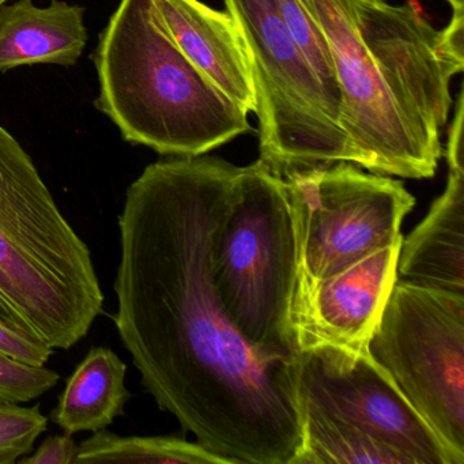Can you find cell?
I'll list each match as a JSON object with an SVG mask.
<instances>
[{
  "mask_svg": "<svg viewBox=\"0 0 464 464\" xmlns=\"http://www.w3.org/2000/svg\"><path fill=\"white\" fill-rule=\"evenodd\" d=\"M240 167L176 157L145 168L118 217L112 319L145 390L230 464H295V358L249 344L217 295L211 237Z\"/></svg>",
  "mask_w": 464,
  "mask_h": 464,
  "instance_id": "6da1fadb",
  "label": "cell"
},
{
  "mask_svg": "<svg viewBox=\"0 0 464 464\" xmlns=\"http://www.w3.org/2000/svg\"><path fill=\"white\" fill-rule=\"evenodd\" d=\"M327 40L353 164L403 179L436 175L440 134L464 70V10L437 31L412 4L300 0Z\"/></svg>",
  "mask_w": 464,
  "mask_h": 464,
  "instance_id": "7a4b0ae2",
  "label": "cell"
},
{
  "mask_svg": "<svg viewBox=\"0 0 464 464\" xmlns=\"http://www.w3.org/2000/svg\"><path fill=\"white\" fill-rule=\"evenodd\" d=\"M104 301L88 244L0 124V320L69 350L88 335Z\"/></svg>",
  "mask_w": 464,
  "mask_h": 464,
  "instance_id": "3957f363",
  "label": "cell"
},
{
  "mask_svg": "<svg viewBox=\"0 0 464 464\" xmlns=\"http://www.w3.org/2000/svg\"><path fill=\"white\" fill-rule=\"evenodd\" d=\"M151 0H121L94 53L96 107L132 145L198 157L252 131L248 113L162 34Z\"/></svg>",
  "mask_w": 464,
  "mask_h": 464,
  "instance_id": "277c9868",
  "label": "cell"
},
{
  "mask_svg": "<svg viewBox=\"0 0 464 464\" xmlns=\"http://www.w3.org/2000/svg\"><path fill=\"white\" fill-rule=\"evenodd\" d=\"M211 274L227 317L249 344L276 357H297L292 206L284 178L260 160L236 176L211 237Z\"/></svg>",
  "mask_w": 464,
  "mask_h": 464,
  "instance_id": "5b68a950",
  "label": "cell"
},
{
  "mask_svg": "<svg viewBox=\"0 0 464 464\" xmlns=\"http://www.w3.org/2000/svg\"><path fill=\"white\" fill-rule=\"evenodd\" d=\"M243 39L256 93L260 161L284 178L352 162L339 113L282 18L276 0H224Z\"/></svg>",
  "mask_w": 464,
  "mask_h": 464,
  "instance_id": "8992f818",
  "label": "cell"
},
{
  "mask_svg": "<svg viewBox=\"0 0 464 464\" xmlns=\"http://www.w3.org/2000/svg\"><path fill=\"white\" fill-rule=\"evenodd\" d=\"M368 353L464 464V295L396 281Z\"/></svg>",
  "mask_w": 464,
  "mask_h": 464,
  "instance_id": "52a82bcc",
  "label": "cell"
},
{
  "mask_svg": "<svg viewBox=\"0 0 464 464\" xmlns=\"http://www.w3.org/2000/svg\"><path fill=\"white\" fill-rule=\"evenodd\" d=\"M297 244L295 292L401 241L415 198L401 181L352 162L284 176Z\"/></svg>",
  "mask_w": 464,
  "mask_h": 464,
  "instance_id": "ba28073f",
  "label": "cell"
},
{
  "mask_svg": "<svg viewBox=\"0 0 464 464\" xmlns=\"http://www.w3.org/2000/svg\"><path fill=\"white\" fill-rule=\"evenodd\" d=\"M295 382L303 414L366 434L412 464H453L428 423L369 355L334 344L298 350Z\"/></svg>",
  "mask_w": 464,
  "mask_h": 464,
  "instance_id": "9c48e42d",
  "label": "cell"
},
{
  "mask_svg": "<svg viewBox=\"0 0 464 464\" xmlns=\"http://www.w3.org/2000/svg\"><path fill=\"white\" fill-rule=\"evenodd\" d=\"M401 243L379 249L331 278L297 289L292 323L298 350L316 343L352 352L368 349L396 282Z\"/></svg>",
  "mask_w": 464,
  "mask_h": 464,
  "instance_id": "30bf717a",
  "label": "cell"
},
{
  "mask_svg": "<svg viewBox=\"0 0 464 464\" xmlns=\"http://www.w3.org/2000/svg\"><path fill=\"white\" fill-rule=\"evenodd\" d=\"M151 21L189 62L244 112H256V93L240 32L227 12L199 0H151Z\"/></svg>",
  "mask_w": 464,
  "mask_h": 464,
  "instance_id": "8fae6325",
  "label": "cell"
},
{
  "mask_svg": "<svg viewBox=\"0 0 464 464\" xmlns=\"http://www.w3.org/2000/svg\"><path fill=\"white\" fill-rule=\"evenodd\" d=\"M396 281L464 295V169H450L441 197L401 238Z\"/></svg>",
  "mask_w": 464,
  "mask_h": 464,
  "instance_id": "7c38bea8",
  "label": "cell"
},
{
  "mask_svg": "<svg viewBox=\"0 0 464 464\" xmlns=\"http://www.w3.org/2000/svg\"><path fill=\"white\" fill-rule=\"evenodd\" d=\"M85 9L62 0L0 5V72L34 64L72 67L88 44Z\"/></svg>",
  "mask_w": 464,
  "mask_h": 464,
  "instance_id": "4fadbf2b",
  "label": "cell"
},
{
  "mask_svg": "<svg viewBox=\"0 0 464 464\" xmlns=\"http://www.w3.org/2000/svg\"><path fill=\"white\" fill-rule=\"evenodd\" d=\"M126 374V363L113 350L92 347L67 380L51 420L72 436L107 429L131 398Z\"/></svg>",
  "mask_w": 464,
  "mask_h": 464,
  "instance_id": "5bb4252c",
  "label": "cell"
},
{
  "mask_svg": "<svg viewBox=\"0 0 464 464\" xmlns=\"http://www.w3.org/2000/svg\"><path fill=\"white\" fill-rule=\"evenodd\" d=\"M230 464L199 442L175 436H119L102 430L78 445L72 464Z\"/></svg>",
  "mask_w": 464,
  "mask_h": 464,
  "instance_id": "9a60e30c",
  "label": "cell"
},
{
  "mask_svg": "<svg viewBox=\"0 0 464 464\" xmlns=\"http://www.w3.org/2000/svg\"><path fill=\"white\" fill-rule=\"evenodd\" d=\"M295 464H412L393 448L331 422L303 414V448Z\"/></svg>",
  "mask_w": 464,
  "mask_h": 464,
  "instance_id": "2e32d148",
  "label": "cell"
},
{
  "mask_svg": "<svg viewBox=\"0 0 464 464\" xmlns=\"http://www.w3.org/2000/svg\"><path fill=\"white\" fill-rule=\"evenodd\" d=\"M276 4L290 34L303 51L323 91L339 113L341 91L336 80L335 63L322 29L317 26L300 0H276Z\"/></svg>",
  "mask_w": 464,
  "mask_h": 464,
  "instance_id": "e0dca14e",
  "label": "cell"
},
{
  "mask_svg": "<svg viewBox=\"0 0 464 464\" xmlns=\"http://www.w3.org/2000/svg\"><path fill=\"white\" fill-rule=\"evenodd\" d=\"M48 418L40 404L32 407L0 401V464H15L34 452V442L47 430Z\"/></svg>",
  "mask_w": 464,
  "mask_h": 464,
  "instance_id": "ac0fdd59",
  "label": "cell"
},
{
  "mask_svg": "<svg viewBox=\"0 0 464 464\" xmlns=\"http://www.w3.org/2000/svg\"><path fill=\"white\" fill-rule=\"evenodd\" d=\"M61 374L45 366H34L0 353V401L26 403L53 390Z\"/></svg>",
  "mask_w": 464,
  "mask_h": 464,
  "instance_id": "d6986e66",
  "label": "cell"
},
{
  "mask_svg": "<svg viewBox=\"0 0 464 464\" xmlns=\"http://www.w3.org/2000/svg\"><path fill=\"white\" fill-rule=\"evenodd\" d=\"M55 349L0 320V353L34 366H45Z\"/></svg>",
  "mask_w": 464,
  "mask_h": 464,
  "instance_id": "ffe728a7",
  "label": "cell"
},
{
  "mask_svg": "<svg viewBox=\"0 0 464 464\" xmlns=\"http://www.w3.org/2000/svg\"><path fill=\"white\" fill-rule=\"evenodd\" d=\"M78 444L72 434L51 436L42 442L34 453L18 460L20 464H72L77 455Z\"/></svg>",
  "mask_w": 464,
  "mask_h": 464,
  "instance_id": "44dd1931",
  "label": "cell"
},
{
  "mask_svg": "<svg viewBox=\"0 0 464 464\" xmlns=\"http://www.w3.org/2000/svg\"><path fill=\"white\" fill-rule=\"evenodd\" d=\"M450 5L452 10H464V0H445Z\"/></svg>",
  "mask_w": 464,
  "mask_h": 464,
  "instance_id": "7402d4cb",
  "label": "cell"
},
{
  "mask_svg": "<svg viewBox=\"0 0 464 464\" xmlns=\"http://www.w3.org/2000/svg\"><path fill=\"white\" fill-rule=\"evenodd\" d=\"M5 2H7V0H0V5L5 4Z\"/></svg>",
  "mask_w": 464,
  "mask_h": 464,
  "instance_id": "603a6c76",
  "label": "cell"
},
{
  "mask_svg": "<svg viewBox=\"0 0 464 464\" xmlns=\"http://www.w3.org/2000/svg\"><path fill=\"white\" fill-rule=\"evenodd\" d=\"M7 2H9V0H7Z\"/></svg>",
  "mask_w": 464,
  "mask_h": 464,
  "instance_id": "cb8c5ba5",
  "label": "cell"
}]
</instances>
